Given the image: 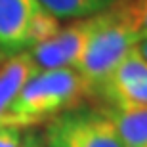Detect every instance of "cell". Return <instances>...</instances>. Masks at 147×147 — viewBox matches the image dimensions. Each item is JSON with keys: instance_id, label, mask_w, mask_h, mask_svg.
I'll return each instance as SVG.
<instances>
[{"instance_id": "obj_1", "label": "cell", "mask_w": 147, "mask_h": 147, "mask_svg": "<svg viewBox=\"0 0 147 147\" xmlns=\"http://www.w3.org/2000/svg\"><path fill=\"white\" fill-rule=\"evenodd\" d=\"M94 98L90 84L75 69H48L38 71L21 88L6 113L2 126L19 130H33L48 124L57 115L82 107Z\"/></svg>"}, {"instance_id": "obj_2", "label": "cell", "mask_w": 147, "mask_h": 147, "mask_svg": "<svg viewBox=\"0 0 147 147\" xmlns=\"http://www.w3.org/2000/svg\"><path fill=\"white\" fill-rule=\"evenodd\" d=\"M138 44V38L107 8L94 16V29L75 71L90 84L92 92Z\"/></svg>"}, {"instance_id": "obj_3", "label": "cell", "mask_w": 147, "mask_h": 147, "mask_svg": "<svg viewBox=\"0 0 147 147\" xmlns=\"http://www.w3.org/2000/svg\"><path fill=\"white\" fill-rule=\"evenodd\" d=\"M59 27V19L38 0H0V61L29 52Z\"/></svg>"}, {"instance_id": "obj_4", "label": "cell", "mask_w": 147, "mask_h": 147, "mask_svg": "<svg viewBox=\"0 0 147 147\" xmlns=\"http://www.w3.org/2000/svg\"><path fill=\"white\" fill-rule=\"evenodd\" d=\"M40 140L46 147H124L107 111L86 107L52 119Z\"/></svg>"}, {"instance_id": "obj_5", "label": "cell", "mask_w": 147, "mask_h": 147, "mask_svg": "<svg viewBox=\"0 0 147 147\" xmlns=\"http://www.w3.org/2000/svg\"><path fill=\"white\" fill-rule=\"evenodd\" d=\"M136 46L94 90V98L105 101L109 109L147 107V61Z\"/></svg>"}, {"instance_id": "obj_6", "label": "cell", "mask_w": 147, "mask_h": 147, "mask_svg": "<svg viewBox=\"0 0 147 147\" xmlns=\"http://www.w3.org/2000/svg\"><path fill=\"white\" fill-rule=\"evenodd\" d=\"M94 29V16L84 19H73V23L59 27L54 36L29 50L38 71L48 69H75L84 46Z\"/></svg>"}, {"instance_id": "obj_7", "label": "cell", "mask_w": 147, "mask_h": 147, "mask_svg": "<svg viewBox=\"0 0 147 147\" xmlns=\"http://www.w3.org/2000/svg\"><path fill=\"white\" fill-rule=\"evenodd\" d=\"M36 73L38 69L34 67L29 52H21L0 61V126L17 94Z\"/></svg>"}, {"instance_id": "obj_8", "label": "cell", "mask_w": 147, "mask_h": 147, "mask_svg": "<svg viewBox=\"0 0 147 147\" xmlns=\"http://www.w3.org/2000/svg\"><path fill=\"white\" fill-rule=\"evenodd\" d=\"M124 147L147 145V107L140 109H105Z\"/></svg>"}, {"instance_id": "obj_9", "label": "cell", "mask_w": 147, "mask_h": 147, "mask_svg": "<svg viewBox=\"0 0 147 147\" xmlns=\"http://www.w3.org/2000/svg\"><path fill=\"white\" fill-rule=\"evenodd\" d=\"M38 2L57 19H84L105 11L117 0H38Z\"/></svg>"}, {"instance_id": "obj_10", "label": "cell", "mask_w": 147, "mask_h": 147, "mask_svg": "<svg viewBox=\"0 0 147 147\" xmlns=\"http://www.w3.org/2000/svg\"><path fill=\"white\" fill-rule=\"evenodd\" d=\"M140 40L147 38V0H117L109 8Z\"/></svg>"}, {"instance_id": "obj_11", "label": "cell", "mask_w": 147, "mask_h": 147, "mask_svg": "<svg viewBox=\"0 0 147 147\" xmlns=\"http://www.w3.org/2000/svg\"><path fill=\"white\" fill-rule=\"evenodd\" d=\"M25 130L13 126H0V147H21Z\"/></svg>"}, {"instance_id": "obj_12", "label": "cell", "mask_w": 147, "mask_h": 147, "mask_svg": "<svg viewBox=\"0 0 147 147\" xmlns=\"http://www.w3.org/2000/svg\"><path fill=\"white\" fill-rule=\"evenodd\" d=\"M21 147H46L40 140V136L33 134V132H25L23 134V142H21Z\"/></svg>"}, {"instance_id": "obj_13", "label": "cell", "mask_w": 147, "mask_h": 147, "mask_svg": "<svg viewBox=\"0 0 147 147\" xmlns=\"http://www.w3.org/2000/svg\"><path fill=\"white\" fill-rule=\"evenodd\" d=\"M136 48H138V52H140V55L147 61V38H145V40H140Z\"/></svg>"}, {"instance_id": "obj_14", "label": "cell", "mask_w": 147, "mask_h": 147, "mask_svg": "<svg viewBox=\"0 0 147 147\" xmlns=\"http://www.w3.org/2000/svg\"><path fill=\"white\" fill-rule=\"evenodd\" d=\"M145 147H147V145H145Z\"/></svg>"}]
</instances>
